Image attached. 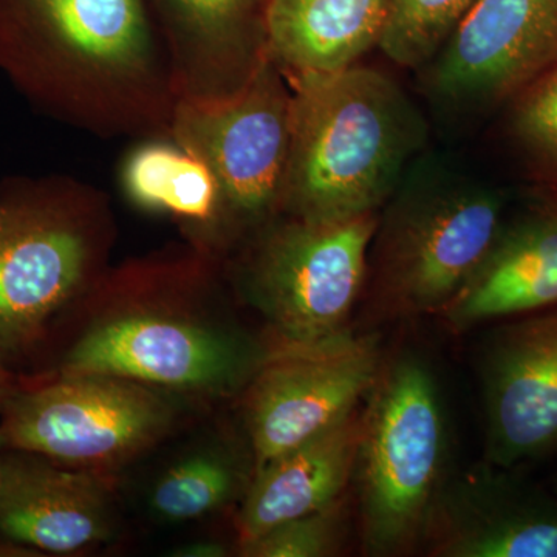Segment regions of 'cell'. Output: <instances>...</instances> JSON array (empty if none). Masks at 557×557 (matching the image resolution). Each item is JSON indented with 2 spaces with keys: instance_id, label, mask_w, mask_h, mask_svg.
<instances>
[{
  "instance_id": "12",
  "label": "cell",
  "mask_w": 557,
  "mask_h": 557,
  "mask_svg": "<svg viewBox=\"0 0 557 557\" xmlns=\"http://www.w3.org/2000/svg\"><path fill=\"white\" fill-rule=\"evenodd\" d=\"M486 463L512 469L557 450V307L500 321L480 355Z\"/></svg>"
},
{
  "instance_id": "9",
  "label": "cell",
  "mask_w": 557,
  "mask_h": 557,
  "mask_svg": "<svg viewBox=\"0 0 557 557\" xmlns=\"http://www.w3.org/2000/svg\"><path fill=\"white\" fill-rule=\"evenodd\" d=\"M292 102V84L269 53L233 97L175 106L168 138L197 157L218 183L225 262L281 214Z\"/></svg>"
},
{
  "instance_id": "24",
  "label": "cell",
  "mask_w": 557,
  "mask_h": 557,
  "mask_svg": "<svg viewBox=\"0 0 557 557\" xmlns=\"http://www.w3.org/2000/svg\"><path fill=\"white\" fill-rule=\"evenodd\" d=\"M230 555L228 545L214 539H201L172 548L168 556L171 557H225Z\"/></svg>"
},
{
  "instance_id": "25",
  "label": "cell",
  "mask_w": 557,
  "mask_h": 557,
  "mask_svg": "<svg viewBox=\"0 0 557 557\" xmlns=\"http://www.w3.org/2000/svg\"><path fill=\"white\" fill-rule=\"evenodd\" d=\"M16 388L17 384L14 381V375H11L7 370L0 369V412H2L3 406L7 405V401H9Z\"/></svg>"
},
{
  "instance_id": "6",
  "label": "cell",
  "mask_w": 557,
  "mask_h": 557,
  "mask_svg": "<svg viewBox=\"0 0 557 557\" xmlns=\"http://www.w3.org/2000/svg\"><path fill=\"white\" fill-rule=\"evenodd\" d=\"M448 458V420L434 372L413 354L383 361L361 406L354 478L366 555L397 557L421 549L449 480Z\"/></svg>"
},
{
  "instance_id": "10",
  "label": "cell",
  "mask_w": 557,
  "mask_h": 557,
  "mask_svg": "<svg viewBox=\"0 0 557 557\" xmlns=\"http://www.w3.org/2000/svg\"><path fill=\"white\" fill-rule=\"evenodd\" d=\"M383 361L375 336L350 330L319 343L273 344L244 388L252 471L357 410Z\"/></svg>"
},
{
  "instance_id": "15",
  "label": "cell",
  "mask_w": 557,
  "mask_h": 557,
  "mask_svg": "<svg viewBox=\"0 0 557 557\" xmlns=\"http://www.w3.org/2000/svg\"><path fill=\"white\" fill-rule=\"evenodd\" d=\"M271 0H145L166 47L178 100L233 97L269 54Z\"/></svg>"
},
{
  "instance_id": "14",
  "label": "cell",
  "mask_w": 557,
  "mask_h": 557,
  "mask_svg": "<svg viewBox=\"0 0 557 557\" xmlns=\"http://www.w3.org/2000/svg\"><path fill=\"white\" fill-rule=\"evenodd\" d=\"M486 465L448 480L421 549L434 557H557V500Z\"/></svg>"
},
{
  "instance_id": "2",
  "label": "cell",
  "mask_w": 557,
  "mask_h": 557,
  "mask_svg": "<svg viewBox=\"0 0 557 557\" xmlns=\"http://www.w3.org/2000/svg\"><path fill=\"white\" fill-rule=\"evenodd\" d=\"M223 281L222 263L189 245L109 269L79 307L95 317L53 375L102 373L180 398L244 392L270 348L215 314Z\"/></svg>"
},
{
  "instance_id": "23",
  "label": "cell",
  "mask_w": 557,
  "mask_h": 557,
  "mask_svg": "<svg viewBox=\"0 0 557 557\" xmlns=\"http://www.w3.org/2000/svg\"><path fill=\"white\" fill-rule=\"evenodd\" d=\"M350 497L344 494L329 507L271 528L262 536L239 545L245 557L336 556L347 539Z\"/></svg>"
},
{
  "instance_id": "8",
  "label": "cell",
  "mask_w": 557,
  "mask_h": 557,
  "mask_svg": "<svg viewBox=\"0 0 557 557\" xmlns=\"http://www.w3.org/2000/svg\"><path fill=\"white\" fill-rule=\"evenodd\" d=\"M183 399L102 373L51 375L17 386L3 406L0 449L27 450L110 478L170 437Z\"/></svg>"
},
{
  "instance_id": "1",
  "label": "cell",
  "mask_w": 557,
  "mask_h": 557,
  "mask_svg": "<svg viewBox=\"0 0 557 557\" xmlns=\"http://www.w3.org/2000/svg\"><path fill=\"white\" fill-rule=\"evenodd\" d=\"M0 69L95 137L170 134L178 94L145 0H0Z\"/></svg>"
},
{
  "instance_id": "17",
  "label": "cell",
  "mask_w": 557,
  "mask_h": 557,
  "mask_svg": "<svg viewBox=\"0 0 557 557\" xmlns=\"http://www.w3.org/2000/svg\"><path fill=\"white\" fill-rule=\"evenodd\" d=\"M361 406L335 426L252 471L237 518L239 545L329 507L348 493L357 469Z\"/></svg>"
},
{
  "instance_id": "11",
  "label": "cell",
  "mask_w": 557,
  "mask_h": 557,
  "mask_svg": "<svg viewBox=\"0 0 557 557\" xmlns=\"http://www.w3.org/2000/svg\"><path fill=\"white\" fill-rule=\"evenodd\" d=\"M557 69V0H479L421 73L432 102L474 115Z\"/></svg>"
},
{
  "instance_id": "18",
  "label": "cell",
  "mask_w": 557,
  "mask_h": 557,
  "mask_svg": "<svg viewBox=\"0 0 557 557\" xmlns=\"http://www.w3.org/2000/svg\"><path fill=\"white\" fill-rule=\"evenodd\" d=\"M391 0H271L269 53L288 79L359 64L379 49Z\"/></svg>"
},
{
  "instance_id": "7",
  "label": "cell",
  "mask_w": 557,
  "mask_h": 557,
  "mask_svg": "<svg viewBox=\"0 0 557 557\" xmlns=\"http://www.w3.org/2000/svg\"><path fill=\"white\" fill-rule=\"evenodd\" d=\"M379 214L344 222L277 215L225 263L226 281L273 333V344L319 343L348 332L368 278Z\"/></svg>"
},
{
  "instance_id": "13",
  "label": "cell",
  "mask_w": 557,
  "mask_h": 557,
  "mask_svg": "<svg viewBox=\"0 0 557 557\" xmlns=\"http://www.w3.org/2000/svg\"><path fill=\"white\" fill-rule=\"evenodd\" d=\"M119 522L109 475L0 449V537L39 556H76L110 544Z\"/></svg>"
},
{
  "instance_id": "4",
  "label": "cell",
  "mask_w": 557,
  "mask_h": 557,
  "mask_svg": "<svg viewBox=\"0 0 557 557\" xmlns=\"http://www.w3.org/2000/svg\"><path fill=\"white\" fill-rule=\"evenodd\" d=\"M108 194L65 175L0 186V369L14 375L49 347L110 269Z\"/></svg>"
},
{
  "instance_id": "20",
  "label": "cell",
  "mask_w": 557,
  "mask_h": 557,
  "mask_svg": "<svg viewBox=\"0 0 557 557\" xmlns=\"http://www.w3.org/2000/svg\"><path fill=\"white\" fill-rule=\"evenodd\" d=\"M252 465L220 445L201 446L164 469L149 493L150 515L164 523L193 522L242 500Z\"/></svg>"
},
{
  "instance_id": "5",
  "label": "cell",
  "mask_w": 557,
  "mask_h": 557,
  "mask_svg": "<svg viewBox=\"0 0 557 557\" xmlns=\"http://www.w3.org/2000/svg\"><path fill=\"white\" fill-rule=\"evenodd\" d=\"M380 211L369 249V321L440 314L486 258L505 223L504 194L416 161Z\"/></svg>"
},
{
  "instance_id": "3",
  "label": "cell",
  "mask_w": 557,
  "mask_h": 557,
  "mask_svg": "<svg viewBox=\"0 0 557 557\" xmlns=\"http://www.w3.org/2000/svg\"><path fill=\"white\" fill-rule=\"evenodd\" d=\"M288 81L281 214L309 222L379 214L426 146L421 110L391 75L361 64Z\"/></svg>"
},
{
  "instance_id": "16",
  "label": "cell",
  "mask_w": 557,
  "mask_h": 557,
  "mask_svg": "<svg viewBox=\"0 0 557 557\" xmlns=\"http://www.w3.org/2000/svg\"><path fill=\"white\" fill-rule=\"evenodd\" d=\"M557 307V190L500 233L456 299L440 313L450 329L478 327Z\"/></svg>"
},
{
  "instance_id": "19",
  "label": "cell",
  "mask_w": 557,
  "mask_h": 557,
  "mask_svg": "<svg viewBox=\"0 0 557 557\" xmlns=\"http://www.w3.org/2000/svg\"><path fill=\"white\" fill-rule=\"evenodd\" d=\"M121 183L137 207L170 215L190 248L225 262L219 186L197 157L170 138L145 139L124 161Z\"/></svg>"
},
{
  "instance_id": "21",
  "label": "cell",
  "mask_w": 557,
  "mask_h": 557,
  "mask_svg": "<svg viewBox=\"0 0 557 557\" xmlns=\"http://www.w3.org/2000/svg\"><path fill=\"white\" fill-rule=\"evenodd\" d=\"M479 0H391L379 49L398 67L421 70Z\"/></svg>"
},
{
  "instance_id": "22",
  "label": "cell",
  "mask_w": 557,
  "mask_h": 557,
  "mask_svg": "<svg viewBox=\"0 0 557 557\" xmlns=\"http://www.w3.org/2000/svg\"><path fill=\"white\" fill-rule=\"evenodd\" d=\"M509 137L542 188L557 190V69L512 101Z\"/></svg>"
}]
</instances>
